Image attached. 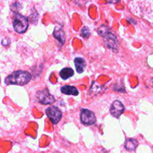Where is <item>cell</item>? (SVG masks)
I'll list each match as a JSON object with an SVG mask.
<instances>
[{
    "mask_svg": "<svg viewBox=\"0 0 153 153\" xmlns=\"http://www.w3.org/2000/svg\"><path fill=\"white\" fill-rule=\"evenodd\" d=\"M98 33L104 39V43L106 47L112 52H117L118 44L116 35L110 31V28L106 25H101L98 29Z\"/></svg>",
    "mask_w": 153,
    "mask_h": 153,
    "instance_id": "cell-1",
    "label": "cell"
},
{
    "mask_svg": "<svg viewBox=\"0 0 153 153\" xmlns=\"http://www.w3.org/2000/svg\"><path fill=\"white\" fill-rule=\"evenodd\" d=\"M61 93L66 94V95L78 96L79 94L77 88H75L74 86H70V85H66V86L62 87L61 88Z\"/></svg>",
    "mask_w": 153,
    "mask_h": 153,
    "instance_id": "cell-9",
    "label": "cell"
},
{
    "mask_svg": "<svg viewBox=\"0 0 153 153\" xmlns=\"http://www.w3.org/2000/svg\"><path fill=\"white\" fill-rule=\"evenodd\" d=\"M53 36L56 38L61 44H64L65 42V33L61 28H55L53 31Z\"/></svg>",
    "mask_w": 153,
    "mask_h": 153,
    "instance_id": "cell-10",
    "label": "cell"
},
{
    "mask_svg": "<svg viewBox=\"0 0 153 153\" xmlns=\"http://www.w3.org/2000/svg\"><path fill=\"white\" fill-rule=\"evenodd\" d=\"M13 27L15 31L19 34L25 32L28 27V19L19 13H16L13 20Z\"/></svg>",
    "mask_w": 153,
    "mask_h": 153,
    "instance_id": "cell-3",
    "label": "cell"
},
{
    "mask_svg": "<svg viewBox=\"0 0 153 153\" xmlns=\"http://www.w3.org/2000/svg\"><path fill=\"white\" fill-rule=\"evenodd\" d=\"M31 75L29 73L26 71L18 70V71H15L10 75H9L4 79V83L7 85H14L23 86V85L28 84L31 81Z\"/></svg>",
    "mask_w": 153,
    "mask_h": 153,
    "instance_id": "cell-2",
    "label": "cell"
},
{
    "mask_svg": "<svg viewBox=\"0 0 153 153\" xmlns=\"http://www.w3.org/2000/svg\"><path fill=\"white\" fill-rule=\"evenodd\" d=\"M151 82H152V85H153V78L152 79V80H151Z\"/></svg>",
    "mask_w": 153,
    "mask_h": 153,
    "instance_id": "cell-14",
    "label": "cell"
},
{
    "mask_svg": "<svg viewBox=\"0 0 153 153\" xmlns=\"http://www.w3.org/2000/svg\"><path fill=\"white\" fill-rule=\"evenodd\" d=\"M81 121L83 124L88 126L93 125L96 123V116L94 113L88 109H82L81 111Z\"/></svg>",
    "mask_w": 153,
    "mask_h": 153,
    "instance_id": "cell-5",
    "label": "cell"
},
{
    "mask_svg": "<svg viewBox=\"0 0 153 153\" xmlns=\"http://www.w3.org/2000/svg\"><path fill=\"white\" fill-rule=\"evenodd\" d=\"M137 145H138V143L135 139L130 138L126 140L124 146H125L126 149H127L128 151H134L137 148Z\"/></svg>",
    "mask_w": 153,
    "mask_h": 153,
    "instance_id": "cell-11",
    "label": "cell"
},
{
    "mask_svg": "<svg viewBox=\"0 0 153 153\" xmlns=\"http://www.w3.org/2000/svg\"><path fill=\"white\" fill-rule=\"evenodd\" d=\"M81 36H82L83 38H88V37H89L90 34H91V33H90V30L89 28H88V27L85 26L83 27V28H82V30H81V33H80Z\"/></svg>",
    "mask_w": 153,
    "mask_h": 153,
    "instance_id": "cell-13",
    "label": "cell"
},
{
    "mask_svg": "<svg viewBox=\"0 0 153 153\" xmlns=\"http://www.w3.org/2000/svg\"><path fill=\"white\" fill-rule=\"evenodd\" d=\"M124 111H125V107L123 105V103L120 102L119 100H115L112 103L110 108L111 115L116 118H119L122 115V114L123 113Z\"/></svg>",
    "mask_w": 153,
    "mask_h": 153,
    "instance_id": "cell-7",
    "label": "cell"
},
{
    "mask_svg": "<svg viewBox=\"0 0 153 153\" xmlns=\"http://www.w3.org/2000/svg\"><path fill=\"white\" fill-rule=\"evenodd\" d=\"M36 97H37L39 102L43 105H49L55 102V98L52 94H50V93L49 92L47 89L37 91Z\"/></svg>",
    "mask_w": 153,
    "mask_h": 153,
    "instance_id": "cell-4",
    "label": "cell"
},
{
    "mask_svg": "<svg viewBox=\"0 0 153 153\" xmlns=\"http://www.w3.org/2000/svg\"><path fill=\"white\" fill-rule=\"evenodd\" d=\"M73 75H74V72H73V69L69 68V67L64 68L63 70H61V72H60V76H61L64 80L68 79L69 78L73 76Z\"/></svg>",
    "mask_w": 153,
    "mask_h": 153,
    "instance_id": "cell-12",
    "label": "cell"
},
{
    "mask_svg": "<svg viewBox=\"0 0 153 153\" xmlns=\"http://www.w3.org/2000/svg\"><path fill=\"white\" fill-rule=\"evenodd\" d=\"M46 115L53 124H57L62 117L61 110L57 107H49L46 110Z\"/></svg>",
    "mask_w": 153,
    "mask_h": 153,
    "instance_id": "cell-6",
    "label": "cell"
},
{
    "mask_svg": "<svg viewBox=\"0 0 153 153\" xmlns=\"http://www.w3.org/2000/svg\"><path fill=\"white\" fill-rule=\"evenodd\" d=\"M76 71L78 73H82L86 68V62L82 58H76L74 61Z\"/></svg>",
    "mask_w": 153,
    "mask_h": 153,
    "instance_id": "cell-8",
    "label": "cell"
}]
</instances>
